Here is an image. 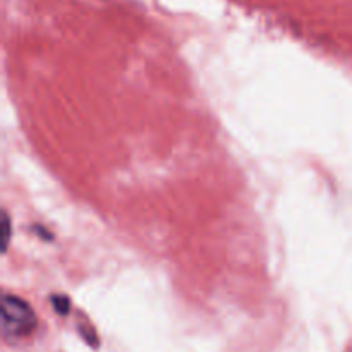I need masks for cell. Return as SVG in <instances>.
Returning <instances> with one entry per match:
<instances>
[{
	"mask_svg": "<svg viewBox=\"0 0 352 352\" xmlns=\"http://www.w3.org/2000/svg\"><path fill=\"white\" fill-rule=\"evenodd\" d=\"M9 236H10L9 215L3 213V250H7V246H9Z\"/></svg>",
	"mask_w": 352,
	"mask_h": 352,
	"instance_id": "cell-3",
	"label": "cell"
},
{
	"mask_svg": "<svg viewBox=\"0 0 352 352\" xmlns=\"http://www.w3.org/2000/svg\"><path fill=\"white\" fill-rule=\"evenodd\" d=\"M52 302H54V308L57 309L58 315H67L69 309H71V301H69L67 298H64V296H55L54 299H52Z\"/></svg>",
	"mask_w": 352,
	"mask_h": 352,
	"instance_id": "cell-2",
	"label": "cell"
},
{
	"mask_svg": "<svg viewBox=\"0 0 352 352\" xmlns=\"http://www.w3.org/2000/svg\"><path fill=\"white\" fill-rule=\"evenodd\" d=\"M36 329V315L24 299L6 294L2 299V333L6 339H23Z\"/></svg>",
	"mask_w": 352,
	"mask_h": 352,
	"instance_id": "cell-1",
	"label": "cell"
}]
</instances>
